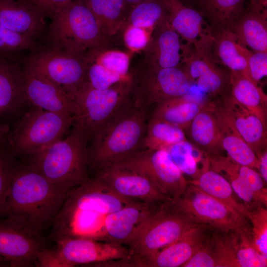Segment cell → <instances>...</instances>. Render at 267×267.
Listing matches in <instances>:
<instances>
[{"label": "cell", "mask_w": 267, "mask_h": 267, "mask_svg": "<svg viewBox=\"0 0 267 267\" xmlns=\"http://www.w3.org/2000/svg\"><path fill=\"white\" fill-rule=\"evenodd\" d=\"M68 192L30 163H17L0 218L10 219L40 237L51 224Z\"/></svg>", "instance_id": "6da1fadb"}, {"label": "cell", "mask_w": 267, "mask_h": 267, "mask_svg": "<svg viewBox=\"0 0 267 267\" xmlns=\"http://www.w3.org/2000/svg\"><path fill=\"white\" fill-rule=\"evenodd\" d=\"M133 202L110 190L97 178H89L70 190L51 225L55 238L104 241L106 216Z\"/></svg>", "instance_id": "7a4b0ae2"}, {"label": "cell", "mask_w": 267, "mask_h": 267, "mask_svg": "<svg viewBox=\"0 0 267 267\" xmlns=\"http://www.w3.org/2000/svg\"><path fill=\"white\" fill-rule=\"evenodd\" d=\"M147 108L133 99L92 137L89 164L95 172L117 164L143 149L148 119Z\"/></svg>", "instance_id": "3957f363"}, {"label": "cell", "mask_w": 267, "mask_h": 267, "mask_svg": "<svg viewBox=\"0 0 267 267\" xmlns=\"http://www.w3.org/2000/svg\"><path fill=\"white\" fill-rule=\"evenodd\" d=\"M73 126L66 138L29 157V163L52 183L67 191L89 178L88 140L80 128Z\"/></svg>", "instance_id": "277c9868"}, {"label": "cell", "mask_w": 267, "mask_h": 267, "mask_svg": "<svg viewBox=\"0 0 267 267\" xmlns=\"http://www.w3.org/2000/svg\"><path fill=\"white\" fill-rule=\"evenodd\" d=\"M50 18L45 38L48 48L83 54L110 42L85 0H73Z\"/></svg>", "instance_id": "5b68a950"}, {"label": "cell", "mask_w": 267, "mask_h": 267, "mask_svg": "<svg viewBox=\"0 0 267 267\" xmlns=\"http://www.w3.org/2000/svg\"><path fill=\"white\" fill-rule=\"evenodd\" d=\"M73 125V117L32 105L10 126L5 146L16 157H29L62 139Z\"/></svg>", "instance_id": "8992f818"}, {"label": "cell", "mask_w": 267, "mask_h": 267, "mask_svg": "<svg viewBox=\"0 0 267 267\" xmlns=\"http://www.w3.org/2000/svg\"><path fill=\"white\" fill-rule=\"evenodd\" d=\"M130 75L110 88L99 90L86 83L73 96L76 110L73 125L88 141L132 100Z\"/></svg>", "instance_id": "52a82bcc"}, {"label": "cell", "mask_w": 267, "mask_h": 267, "mask_svg": "<svg viewBox=\"0 0 267 267\" xmlns=\"http://www.w3.org/2000/svg\"><path fill=\"white\" fill-rule=\"evenodd\" d=\"M198 224L174 201L162 205L127 246L134 267L137 261L171 244Z\"/></svg>", "instance_id": "ba28073f"}, {"label": "cell", "mask_w": 267, "mask_h": 267, "mask_svg": "<svg viewBox=\"0 0 267 267\" xmlns=\"http://www.w3.org/2000/svg\"><path fill=\"white\" fill-rule=\"evenodd\" d=\"M130 76L134 104L147 108L186 94L192 84L184 67L157 68L143 61Z\"/></svg>", "instance_id": "9c48e42d"}, {"label": "cell", "mask_w": 267, "mask_h": 267, "mask_svg": "<svg viewBox=\"0 0 267 267\" xmlns=\"http://www.w3.org/2000/svg\"><path fill=\"white\" fill-rule=\"evenodd\" d=\"M174 201L194 222L222 232L252 236L250 222L223 203L189 183Z\"/></svg>", "instance_id": "30bf717a"}, {"label": "cell", "mask_w": 267, "mask_h": 267, "mask_svg": "<svg viewBox=\"0 0 267 267\" xmlns=\"http://www.w3.org/2000/svg\"><path fill=\"white\" fill-rule=\"evenodd\" d=\"M35 50L25 59L23 66L51 82L72 98L88 82L83 54L48 47Z\"/></svg>", "instance_id": "8fae6325"}, {"label": "cell", "mask_w": 267, "mask_h": 267, "mask_svg": "<svg viewBox=\"0 0 267 267\" xmlns=\"http://www.w3.org/2000/svg\"><path fill=\"white\" fill-rule=\"evenodd\" d=\"M117 164L146 176L172 201L177 199L188 185L166 150L142 149Z\"/></svg>", "instance_id": "7c38bea8"}, {"label": "cell", "mask_w": 267, "mask_h": 267, "mask_svg": "<svg viewBox=\"0 0 267 267\" xmlns=\"http://www.w3.org/2000/svg\"><path fill=\"white\" fill-rule=\"evenodd\" d=\"M95 177L119 196L133 202L161 205L172 200L146 176L119 164L95 172Z\"/></svg>", "instance_id": "4fadbf2b"}, {"label": "cell", "mask_w": 267, "mask_h": 267, "mask_svg": "<svg viewBox=\"0 0 267 267\" xmlns=\"http://www.w3.org/2000/svg\"><path fill=\"white\" fill-rule=\"evenodd\" d=\"M209 167L224 177L249 209L267 207V190L259 173L223 155H207Z\"/></svg>", "instance_id": "5bb4252c"}, {"label": "cell", "mask_w": 267, "mask_h": 267, "mask_svg": "<svg viewBox=\"0 0 267 267\" xmlns=\"http://www.w3.org/2000/svg\"><path fill=\"white\" fill-rule=\"evenodd\" d=\"M55 238V247L70 267L131 258L128 247L124 245L84 238Z\"/></svg>", "instance_id": "9a60e30c"}, {"label": "cell", "mask_w": 267, "mask_h": 267, "mask_svg": "<svg viewBox=\"0 0 267 267\" xmlns=\"http://www.w3.org/2000/svg\"><path fill=\"white\" fill-rule=\"evenodd\" d=\"M162 0L169 23L187 46L195 50L211 47L213 30L200 11L186 6L180 0Z\"/></svg>", "instance_id": "2e32d148"}, {"label": "cell", "mask_w": 267, "mask_h": 267, "mask_svg": "<svg viewBox=\"0 0 267 267\" xmlns=\"http://www.w3.org/2000/svg\"><path fill=\"white\" fill-rule=\"evenodd\" d=\"M23 68L7 55L0 54V121L16 120L27 106Z\"/></svg>", "instance_id": "e0dca14e"}, {"label": "cell", "mask_w": 267, "mask_h": 267, "mask_svg": "<svg viewBox=\"0 0 267 267\" xmlns=\"http://www.w3.org/2000/svg\"><path fill=\"white\" fill-rule=\"evenodd\" d=\"M39 238L12 220L0 218V256L10 267H35V255L43 248Z\"/></svg>", "instance_id": "ac0fdd59"}, {"label": "cell", "mask_w": 267, "mask_h": 267, "mask_svg": "<svg viewBox=\"0 0 267 267\" xmlns=\"http://www.w3.org/2000/svg\"><path fill=\"white\" fill-rule=\"evenodd\" d=\"M162 205L133 202L108 214L104 221V241L127 246Z\"/></svg>", "instance_id": "d6986e66"}, {"label": "cell", "mask_w": 267, "mask_h": 267, "mask_svg": "<svg viewBox=\"0 0 267 267\" xmlns=\"http://www.w3.org/2000/svg\"><path fill=\"white\" fill-rule=\"evenodd\" d=\"M220 64L211 47L197 50L191 49L183 62L192 83L203 92L213 96L223 95L228 88L229 71L226 72Z\"/></svg>", "instance_id": "ffe728a7"}, {"label": "cell", "mask_w": 267, "mask_h": 267, "mask_svg": "<svg viewBox=\"0 0 267 267\" xmlns=\"http://www.w3.org/2000/svg\"><path fill=\"white\" fill-rule=\"evenodd\" d=\"M213 230L198 224L171 244L137 261L136 267H182L203 246Z\"/></svg>", "instance_id": "44dd1931"}, {"label": "cell", "mask_w": 267, "mask_h": 267, "mask_svg": "<svg viewBox=\"0 0 267 267\" xmlns=\"http://www.w3.org/2000/svg\"><path fill=\"white\" fill-rule=\"evenodd\" d=\"M181 40L166 19L153 30L143 62L157 68L180 67L191 50Z\"/></svg>", "instance_id": "7402d4cb"}, {"label": "cell", "mask_w": 267, "mask_h": 267, "mask_svg": "<svg viewBox=\"0 0 267 267\" xmlns=\"http://www.w3.org/2000/svg\"><path fill=\"white\" fill-rule=\"evenodd\" d=\"M25 86L31 105L73 117L75 105L72 98L57 86L23 66Z\"/></svg>", "instance_id": "603a6c76"}, {"label": "cell", "mask_w": 267, "mask_h": 267, "mask_svg": "<svg viewBox=\"0 0 267 267\" xmlns=\"http://www.w3.org/2000/svg\"><path fill=\"white\" fill-rule=\"evenodd\" d=\"M212 101L222 145L227 155L239 164L258 169V158L238 132L222 98L218 97Z\"/></svg>", "instance_id": "cb8c5ba5"}, {"label": "cell", "mask_w": 267, "mask_h": 267, "mask_svg": "<svg viewBox=\"0 0 267 267\" xmlns=\"http://www.w3.org/2000/svg\"><path fill=\"white\" fill-rule=\"evenodd\" d=\"M45 17L36 8L20 0H0V24L36 40L43 33Z\"/></svg>", "instance_id": "d4e9b609"}, {"label": "cell", "mask_w": 267, "mask_h": 267, "mask_svg": "<svg viewBox=\"0 0 267 267\" xmlns=\"http://www.w3.org/2000/svg\"><path fill=\"white\" fill-rule=\"evenodd\" d=\"M230 31L253 51L267 52V9L251 0Z\"/></svg>", "instance_id": "484cf974"}, {"label": "cell", "mask_w": 267, "mask_h": 267, "mask_svg": "<svg viewBox=\"0 0 267 267\" xmlns=\"http://www.w3.org/2000/svg\"><path fill=\"white\" fill-rule=\"evenodd\" d=\"M191 143L207 155H223L221 134L213 111L212 101H206L185 131Z\"/></svg>", "instance_id": "4316f807"}, {"label": "cell", "mask_w": 267, "mask_h": 267, "mask_svg": "<svg viewBox=\"0 0 267 267\" xmlns=\"http://www.w3.org/2000/svg\"><path fill=\"white\" fill-rule=\"evenodd\" d=\"M221 97L228 109L238 132L258 158L267 149V128L257 115L226 92Z\"/></svg>", "instance_id": "83f0119b"}, {"label": "cell", "mask_w": 267, "mask_h": 267, "mask_svg": "<svg viewBox=\"0 0 267 267\" xmlns=\"http://www.w3.org/2000/svg\"><path fill=\"white\" fill-rule=\"evenodd\" d=\"M188 182L249 220L250 209L237 200L227 180L209 167L206 156L202 161V167L198 176Z\"/></svg>", "instance_id": "f1b7e54d"}, {"label": "cell", "mask_w": 267, "mask_h": 267, "mask_svg": "<svg viewBox=\"0 0 267 267\" xmlns=\"http://www.w3.org/2000/svg\"><path fill=\"white\" fill-rule=\"evenodd\" d=\"M213 32L211 49L218 60L229 71L241 74L254 82L247 63L249 50L231 31Z\"/></svg>", "instance_id": "f546056e"}, {"label": "cell", "mask_w": 267, "mask_h": 267, "mask_svg": "<svg viewBox=\"0 0 267 267\" xmlns=\"http://www.w3.org/2000/svg\"><path fill=\"white\" fill-rule=\"evenodd\" d=\"M226 93L257 115L267 128V96L259 86L241 74L229 71Z\"/></svg>", "instance_id": "4dcf8cb0"}, {"label": "cell", "mask_w": 267, "mask_h": 267, "mask_svg": "<svg viewBox=\"0 0 267 267\" xmlns=\"http://www.w3.org/2000/svg\"><path fill=\"white\" fill-rule=\"evenodd\" d=\"M205 102L189 91L182 96L155 105L150 116L176 126L185 132Z\"/></svg>", "instance_id": "1f68e13d"}, {"label": "cell", "mask_w": 267, "mask_h": 267, "mask_svg": "<svg viewBox=\"0 0 267 267\" xmlns=\"http://www.w3.org/2000/svg\"><path fill=\"white\" fill-rule=\"evenodd\" d=\"M103 35L110 39L125 28L132 7L125 0H85Z\"/></svg>", "instance_id": "d6a6232c"}, {"label": "cell", "mask_w": 267, "mask_h": 267, "mask_svg": "<svg viewBox=\"0 0 267 267\" xmlns=\"http://www.w3.org/2000/svg\"><path fill=\"white\" fill-rule=\"evenodd\" d=\"M245 0H198L201 13L214 32L230 30L244 11Z\"/></svg>", "instance_id": "836d02e7"}, {"label": "cell", "mask_w": 267, "mask_h": 267, "mask_svg": "<svg viewBox=\"0 0 267 267\" xmlns=\"http://www.w3.org/2000/svg\"><path fill=\"white\" fill-rule=\"evenodd\" d=\"M186 139L184 131L157 118L148 117L143 149L167 150L172 145Z\"/></svg>", "instance_id": "e575fe53"}, {"label": "cell", "mask_w": 267, "mask_h": 267, "mask_svg": "<svg viewBox=\"0 0 267 267\" xmlns=\"http://www.w3.org/2000/svg\"><path fill=\"white\" fill-rule=\"evenodd\" d=\"M167 19L162 0H143L131 8L126 25L152 30Z\"/></svg>", "instance_id": "d590c367"}, {"label": "cell", "mask_w": 267, "mask_h": 267, "mask_svg": "<svg viewBox=\"0 0 267 267\" xmlns=\"http://www.w3.org/2000/svg\"><path fill=\"white\" fill-rule=\"evenodd\" d=\"M108 43L87 50L83 53L84 59L98 63L124 78L128 77L130 62L129 54L120 50L109 49Z\"/></svg>", "instance_id": "8d00e7d4"}, {"label": "cell", "mask_w": 267, "mask_h": 267, "mask_svg": "<svg viewBox=\"0 0 267 267\" xmlns=\"http://www.w3.org/2000/svg\"><path fill=\"white\" fill-rule=\"evenodd\" d=\"M195 146L186 139L176 143L166 150L172 160L184 175L195 179L199 175L200 169L197 164V158L194 156Z\"/></svg>", "instance_id": "74e56055"}, {"label": "cell", "mask_w": 267, "mask_h": 267, "mask_svg": "<svg viewBox=\"0 0 267 267\" xmlns=\"http://www.w3.org/2000/svg\"><path fill=\"white\" fill-rule=\"evenodd\" d=\"M249 220L251 225L253 245L267 259V207L259 205L250 209Z\"/></svg>", "instance_id": "f35d334b"}, {"label": "cell", "mask_w": 267, "mask_h": 267, "mask_svg": "<svg viewBox=\"0 0 267 267\" xmlns=\"http://www.w3.org/2000/svg\"><path fill=\"white\" fill-rule=\"evenodd\" d=\"M38 48L36 40L13 32L0 24V54L6 55Z\"/></svg>", "instance_id": "ab89813d"}, {"label": "cell", "mask_w": 267, "mask_h": 267, "mask_svg": "<svg viewBox=\"0 0 267 267\" xmlns=\"http://www.w3.org/2000/svg\"><path fill=\"white\" fill-rule=\"evenodd\" d=\"M85 61L87 67L88 83L95 89H107L128 77L124 78L96 62Z\"/></svg>", "instance_id": "60d3db41"}, {"label": "cell", "mask_w": 267, "mask_h": 267, "mask_svg": "<svg viewBox=\"0 0 267 267\" xmlns=\"http://www.w3.org/2000/svg\"><path fill=\"white\" fill-rule=\"evenodd\" d=\"M16 157L5 146L0 147V209L6 197L14 168Z\"/></svg>", "instance_id": "b9f144b4"}, {"label": "cell", "mask_w": 267, "mask_h": 267, "mask_svg": "<svg viewBox=\"0 0 267 267\" xmlns=\"http://www.w3.org/2000/svg\"><path fill=\"white\" fill-rule=\"evenodd\" d=\"M124 41L126 45L133 50L145 48L150 39L152 32L146 29L127 25L125 26Z\"/></svg>", "instance_id": "7bdbcfd3"}, {"label": "cell", "mask_w": 267, "mask_h": 267, "mask_svg": "<svg viewBox=\"0 0 267 267\" xmlns=\"http://www.w3.org/2000/svg\"><path fill=\"white\" fill-rule=\"evenodd\" d=\"M248 68L251 76L258 86L267 75V52L251 51L247 55Z\"/></svg>", "instance_id": "ee69618b"}, {"label": "cell", "mask_w": 267, "mask_h": 267, "mask_svg": "<svg viewBox=\"0 0 267 267\" xmlns=\"http://www.w3.org/2000/svg\"><path fill=\"white\" fill-rule=\"evenodd\" d=\"M35 267H70L58 250L44 249L39 250L35 258Z\"/></svg>", "instance_id": "f6af8a7d"}, {"label": "cell", "mask_w": 267, "mask_h": 267, "mask_svg": "<svg viewBox=\"0 0 267 267\" xmlns=\"http://www.w3.org/2000/svg\"><path fill=\"white\" fill-rule=\"evenodd\" d=\"M39 11L45 18H51L73 0H20Z\"/></svg>", "instance_id": "bcb514c9"}, {"label": "cell", "mask_w": 267, "mask_h": 267, "mask_svg": "<svg viewBox=\"0 0 267 267\" xmlns=\"http://www.w3.org/2000/svg\"><path fill=\"white\" fill-rule=\"evenodd\" d=\"M259 161V174L266 184L267 182V149L263 151L258 157Z\"/></svg>", "instance_id": "7dc6e473"}, {"label": "cell", "mask_w": 267, "mask_h": 267, "mask_svg": "<svg viewBox=\"0 0 267 267\" xmlns=\"http://www.w3.org/2000/svg\"><path fill=\"white\" fill-rule=\"evenodd\" d=\"M9 130V124L0 121V147L5 146Z\"/></svg>", "instance_id": "c3c4849f"}, {"label": "cell", "mask_w": 267, "mask_h": 267, "mask_svg": "<svg viewBox=\"0 0 267 267\" xmlns=\"http://www.w3.org/2000/svg\"><path fill=\"white\" fill-rule=\"evenodd\" d=\"M257 4L263 7L264 8L267 7V0H253Z\"/></svg>", "instance_id": "681fc988"}, {"label": "cell", "mask_w": 267, "mask_h": 267, "mask_svg": "<svg viewBox=\"0 0 267 267\" xmlns=\"http://www.w3.org/2000/svg\"><path fill=\"white\" fill-rule=\"evenodd\" d=\"M132 7L143 0H125Z\"/></svg>", "instance_id": "f907efd6"}, {"label": "cell", "mask_w": 267, "mask_h": 267, "mask_svg": "<svg viewBox=\"0 0 267 267\" xmlns=\"http://www.w3.org/2000/svg\"><path fill=\"white\" fill-rule=\"evenodd\" d=\"M10 267L9 263L3 258L0 256V267Z\"/></svg>", "instance_id": "816d5d0a"}]
</instances>
